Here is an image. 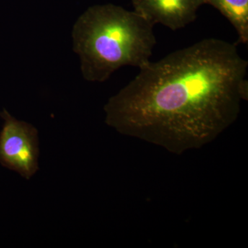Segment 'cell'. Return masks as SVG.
<instances>
[{
	"instance_id": "6da1fadb",
	"label": "cell",
	"mask_w": 248,
	"mask_h": 248,
	"mask_svg": "<svg viewBox=\"0 0 248 248\" xmlns=\"http://www.w3.org/2000/svg\"><path fill=\"white\" fill-rule=\"evenodd\" d=\"M248 66L236 45L201 40L140 68L104 106L106 124L174 154L199 149L237 120Z\"/></svg>"
},
{
	"instance_id": "7a4b0ae2",
	"label": "cell",
	"mask_w": 248,
	"mask_h": 248,
	"mask_svg": "<svg viewBox=\"0 0 248 248\" xmlns=\"http://www.w3.org/2000/svg\"><path fill=\"white\" fill-rule=\"evenodd\" d=\"M83 78L104 82L123 66L141 68L151 62L156 40L154 25L135 11L112 4L91 6L72 31Z\"/></svg>"
},
{
	"instance_id": "3957f363",
	"label": "cell",
	"mask_w": 248,
	"mask_h": 248,
	"mask_svg": "<svg viewBox=\"0 0 248 248\" xmlns=\"http://www.w3.org/2000/svg\"><path fill=\"white\" fill-rule=\"evenodd\" d=\"M0 133V164L29 180L39 170L38 131L32 124L17 120L7 111Z\"/></svg>"
},
{
	"instance_id": "277c9868",
	"label": "cell",
	"mask_w": 248,
	"mask_h": 248,
	"mask_svg": "<svg viewBox=\"0 0 248 248\" xmlns=\"http://www.w3.org/2000/svg\"><path fill=\"white\" fill-rule=\"evenodd\" d=\"M204 0H133V11L153 25L172 31L184 29L197 19Z\"/></svg>"
},
{
	"instance_id": "5b68a950",
	"label": "cell",
	"mask_w": 248,
	"mask_h": 248,
	"mask_svg": "<svg viewBox=\"0 0 248 248\" xmlns=\"http://www.w3.org/2000/svg\"><path fill=\"white\" fill-rule=\"evenodd\" d=\"M230 21L238 34L239 43L248 42V0H204Z\"/></svg>"
}]
</instances>
